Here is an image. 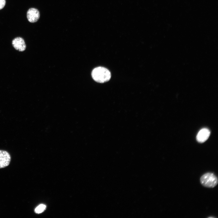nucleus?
Listing matches in <instances>:
<instances>
[{
  "label": "nucleus",
  "instance_id": "nucleus-1",
  "mask_svg": "<svg viewBox=\"0 0 218 218\" xmlns=\"http://www.w3.org/2000/svg\"><path fill=\"white\" fill-rule=\"evenodd\" d=\"M91 75L95 81L100 83L108 81L111 76L110 71L102 67H98L94 68L92 71Z\"/></svg>",
  "mask_w": 218,
  "mask_h": 218
},
{
  "label": "nucleus",
  "instance_id": "nucleus-2",
  "mask_svg": "<svg viewBox=\"0 0 218 218\" xmlns=\"http://www.w3.org/2000/svg\"><path fill=\"white\" fill-rule=\"evenodd\" d=\"M200 182L204 187L213 188L217 184L218 178L213 173L208 172L203 174L200 178Z\"/></svg>",
  "mask_w": 218,
  "mask_h": 218
},
{
  "label": "nucleus",
  "instance_id": "nucleus-3",
  "mask_svg": "<svg viewBox=\"0 0 218 218\" xmlns=\"http://www.w3.org/2000/svg\"><path fill=\"white\" fill-rule=\"evenodd\" d=\"M11 156L7 151L0 150V168L8 166L11 161Z\"/></svg>",
  "mask_w": 218,
  "mask_h": 218
},
{
  "label": "nucleus",
  "instance_id": "nucleus-4",
  "mask_svg": "<svg viewBox=\"0 0 218 218\" xmlns=\"http://www.w3.org/2000/svg\"><path fill=\"white\" fill-rule=\"evenodd\" d=\"M40 16L39 11L35 8H31L28 11L27 17L29 22L34 23L37 21Z\"/></svg>",
  "mask_w": 218,
  "mask_h": 218
},
{
  "label": "nucleus",
  "instance_id": "nucleus-5",
  "mask_svg": "<svg viewBox=\"0 0 218 218\" xmlns=\"http://www.w3.org/2000/svg\"><path fill=\"white\" fill-rule=\"evenodd\" d=\"M14 48L20 51H24L26 48V45L24 39L21 37H17L14 39L12 42Z\"/></svg>",
  "mask_w": 218,
  "mask_h": 218
},
{
  "label": "nucleus",
  "instance_id": "nucleus-6",
  "mask_svg": "<svg viewBox=\"0 0 218 218\" xmlns=\"http://www.w3.org/2000/svg\"><path fill=\"white\" fill-rule=\"evenodd\" d=\"M210 131L207 128H203L201 129L198 133L196 139L200 143H202L206 140L210 135Z\"/></svg>",
  "mask_w": 218,
  "mask_h": 218
},
{
  "label": "nucleus",
  "instance_id": "nucleus-7",
  "mask_svg": "<svg viewBox=\"0 0 218 218\" xmlns=\"http://www.w3.org/2000/svg\"><path fill=\"white\" fill-rule=\"evenodd\" d=\"M46 206L43 204H41L37 206L35 210V212L37 213H42L45 210Z\"/></svg>",
  "mask_w": 218,
  "mask_h": 218
},
{
  "label": "nucleus",
  "instance_id": "nucleus-8",
  "mask_svg": "<svg viewBox=\"0 0 218 218\" xmlns=\"http://www.w3.org/2000/svg\"><path fill=\"white\" fill-rule=\"evenodd\" d=\"M6 3L5 0H0V10L5 6Z\"/></svg>",
  "mask_w": 218,
  "mask_h": 218
}]
</instances>
